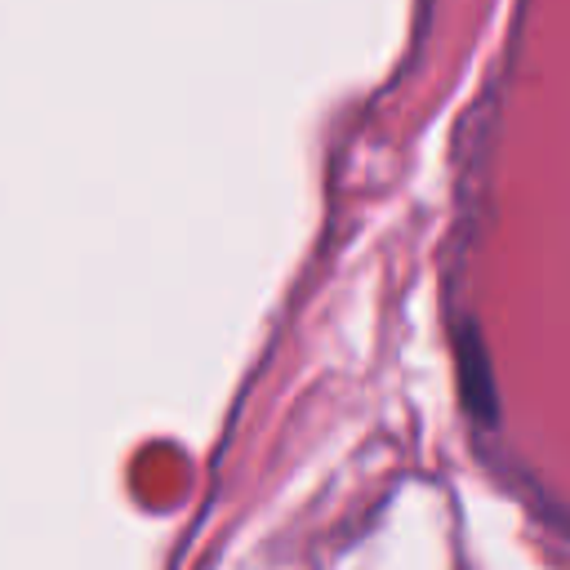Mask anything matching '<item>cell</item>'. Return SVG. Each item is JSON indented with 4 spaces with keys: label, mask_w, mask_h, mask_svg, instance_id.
I'll return each instance as SVG.
<instances>
[]
</instances>
